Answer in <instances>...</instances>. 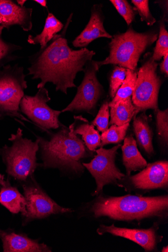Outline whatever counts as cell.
I'll list each match as a JSON object with an SVG mask.
<instances>
[{"label": "cell", "mask_w": 168, "mask_h": 252, "mask_svg": "<svg viewBox=\"0 0 168 252\" xmlns=\"http://www.w3.org/2000/svg\"><path fill=\"white\" fill-rule=\"evenodd\" d=\"M64 26L52 13H49L45 19V24L41 32L36 36L30 35L28 42L31 44H39L40 49L46 47L58 33L62 31Z\"/></svg>", "instance_id": "cell-22"}, {"label": "cell", "mask_w": 168, "mask_h": 252, "mask_svg": "<svg viewBox=\"0 0 168 252\" xmlns=\"http://www.w3.org/2000/svg\"><path fill=\"white\" fill-rule=\"evenodd\" d=\"M158 229L157 225L148 229H138L119 227L114 224L109 226L101 224L97 232L100 235L108 233L128 239L139 245L146 252H152L156 249L158 244L162 241V237L157 233Z\"/></svg>", "instance_id": "cell-13"}, {"label": "cell", "mask_w": 168, "mask_h": 252, "mask_svg": "<svg viewBox=\"0 0 168 252\" xmlns=\"http://www.w3.org/2000/svg\"><path fill=\"white\" fill-rule=\"evenodd\" d=\"M4 28L0 26V69L9 63L16 61L20 57L16 53L22 50L21 45L8 42L2 37Z\"/></svg>", "instance_id": "cell-23"}, {"label": "cell", "mask_w": 168, "mask_h": 252, "mask_svg": "<svg viewBox=\"0 0 168 252\" xmlns=\"http://www.w3.org/2000/svg\"><path fill=\"white\" fill-rule=\"evenodd\" d=\"M109 118V102L106 101L102 104L97 117L91 123L97 127L99 131L102 133L108 129Z\"/></svg>", "instance_id": "cell-30"}, {"label": "cell", "mask_w": 168, "mask_h": 252, "mask_svg": "<svg viewBox=\"0 0 168 252\" xmlns=\"http://www.w3.org/2000/svg\"><path fill=\"white\" fill-rule=\"evenodd\" d=\"M51 100L49 91L43 87L39 89L34 96H24L19 106L21 113L47 133L51 129H58L62 125L59 120L62 111L54 110L48 105L47 103Z\"/></svg>", "instance_id": "cell-8"}, {"label": "cell", "mask_w": 168, "mask_h": 252, "mask_svg": "<svg viewBox=\"0 0 168 252\" xmlns=\"http://www.w3.org/2000/svg\"><path fill=\"white\" fill-rule=\"evenodd\" d=\"M33 9L21 7L11 0H0V26L9 31L18 26L23 31L32 30Z\"/></svg>", "instance_id": "cell-14"}, {"label": "cell", "mask_w": 168, "mask_h": 252, "mask_svg": "<svg viewBox=\"0 0 168 252\" xmlns=\"http://www.w3.org/2000/svg\"><path fill=\"white\" fill-rule=\"evenodd\" d=\"M12 146L0 149V155L7 167L6 172L15 179L25 181L33 176L38 166L36 153L39 147L38 140L35 142L24 138L22 130L18 128L16 133L9 139Z\"/></svg>", "instance_id": "cell-5"}, {"label": "cell", "mask_w": 168, "mask_h": 252, "mask_svg": "<svg viewBox=\"0 0 168 252\" xmlns=\"http://www.w3.org/2000/svg\"><path fill=\"white\" fill-rule=\"evenodd\" d=\"M158 66V63L149 53L145 56L141 66L137 71L132 100L139 112L159 108L158 97L162 80L157 72Z\"/></svg>", "instance_id": "cell-7"}, {"label": "cell", "mask_w": 168, "mask_h": 252, "mask_svg": "<svg viewBox=\"0 0 168 252\" xmlns=\"http://www.w3.org/2000/svg\"><path fill=\"white\" fill-rule=\"evenodd\" d=\"M132 3L134 5L135 11L139 14L141 21L145 22L150 27L155 24L156 20L150 12L148 0H132Z\"/></svg>", "instance_id": "cell-31"}, {"label": "cell", "mask_w": 168, "mask_h": 252, "mask_svg": "<svg viewBox=\"0 0 168 252\" xmlns=\"http://www.w3.org/2000/svg\"><path fill=\"white\" fill-rule=\"evenodd\" d=\"M131 189L140 191L165 189L168 187V162L159 161L148 164L133 176H126Z\"/></svg>", "instance_id": "cell-12"}, {"label": "cell", "mask_w": 168, "mask_h": 252, "mask_svg": "<svg viewBox=\"0 0 168 252\" xmlns=\"http://www.w3.org/2000/svg\"><path fill=\"white\" fill-rule=\"evenodd\" d=\"M157 130L161 143L167 146L168 143V110H160L159 108L154 110Z\"/></svg>", "instance_id": "cell-27"}, {"label": "cell", "mask_w": 168, "mask_h": 252, "mask_svg": "<svg viewBox=\"0 0 168 252\" xmlns=\"http://www.w3.org/2000/svg\"><path fill=\"white\" fill-rule=\"evenodd\" d=\"M110 108V125L122 126L130 123L137 116L139 111L134 105L132 97L115 104H109Z\"/></svg>", "instance_id": "cell-20"}, {"label": "cell", "mask_w": 168, "mask_h": 252, "mask_svg": "<svg viewBox=\"0 0 168 252\" xmlns=\"http://www.w3.org/2000/svg\"><path fill=\"white\" fill-rule=\"evenodd\" d=\"M73 15H70L61 34H57L45 47L29 57L28 75L33 80H40L38 89L51 83L57 91L67 94L68 89L77 87L74 81L77 74L84 71L95 55L87 48L74 50L69 47L66 34Z\"/></svg>", "instance_id": "cell-1"}, {"label": "cell", "mask_w": 168, "mask_h": 252, "mask_svg": "<svg viewBox=\"0 0 168 252\" xmlns=\"http://www.w3.org/2000/svg\"><path fill=\"white\" fill-rule=\"evenodd\" d=\"M122 147L119 144L110 149L100 148L96 150L94 158L89 163H83V165L90 173L97 183V189L94 195H98L102 191L104 186L116 184L125 176L115 165L117 151Z\"/></svg>", "instance_id": "cell-10"}, {"label": "cell", "mask_w": 168, "mask_h": 252, "mask_svg": "<svg viewBox=\"0 0 168 252\" xmlns=\"http://www.w3.org/2000/svg\"><path fill=\"white\" fill-rule=\"evenodd\" d=\"M136 78V70L133 71L127 69V75L125 81L118 90L114 98L109 103L115 104L131 97L135 89Z\"/></svg>", "instance_id": "cell-24"}, {"label": "cell", "mask_w": 168, "mask_h": 252, "mask_svg": "<svg viewBox=\"0 0 168 252\" xmlns=\"http://www.w3.org/2000/svg\"><path fill=\"white\" fill-rule=\"evenodd\" d=\"M34 1L37 3L43 8H47V1L46 0H34Z\"/></svg>", "instance_id": "cell-33"}, {"label": "cell", "mask_w": 168, "mask_h": 252, "mask_svg": "<svg viewBox=\"0 0 168 252\" xmlns=\"http://www.w3.org/2000/svg\"><path fill=\"white\" fill-rule=\"evenodd\" d=\"M127 68L115 66L109 78V96L113 99L119 88L125 81Z\"/></svg>", "instance_id": "cell-28"}, {"label": "cell", "mask_w": 168, "mask_h": 252, "mask_svg": "<svg viewBox=\"0 0 168 252\" xmlns=\"http://www.w3.org/2000/svg\"><path fill=\"white\" fill-rule=\"evenodd\" d=\"M90 212L96 218L106 217L118 221H139L153 219L164 220L168 217V195H101L94 201Z\"/></svg>", "instance_id": "cell-2"}, {"label": "cell", "mask_w": 168, "mask_h": 252, "mask_svg": "<svg viewBox=\"0 0 168 252\" xmlns=\"http://www.w3.org/2000/svg\"><path fill=\"white\" fill-rule=\"evenodd\" d=\"M57 132L51 130L47 134L50 139L37 137L41 150L43 167L59 168L75 173L84 172L82 159L91 157L92 152L74 131V125L68 127L61 125Z\"/></svg>", "instance_id": "cell-3"}, {"label": "cell", "mask_w": 168, "mask_h": 252, "mask_svg": "<svg viewBox=\"0 0 168 252\" xmlns=\"http://www.w3.org/2000/svg\"><path fill=\"white\" fill-rule=\"evenodd\" d=\"M27 75L22 66L7 64L0 69V120L6 117L32 123L24 117L20 103L28 88Z\"/></svg>", "instance_id": "cell-6"}, {"label": "cell", "mask_w": 168, "mask_h": 252, "mask_svg": "<svg viewBox=\"0 0 168 252\" xmlns=\"http://www.w3.org/2000/svg\"><path fill=\"white\" fill-rule=\"evenodd\" d=\"M74 131L75 134L82 136V140L88 149L94 152L100 147L101 135L95 126L82 116H75Z\"/></svg>", "instance_id": "cell-21"}, {"label": "cell", "mask_w": 168, "mask_h": 252, "mask_svg": "<svg viewBox=\"0 0 168 252\" xmlns=\"http://www.w3.org/2000/svg\"><path fill=\"white\" fill-rule=\"evenodd\" d=\"M160 71L166 78L168 76V53L163 57V61L160 64Z\"/></svg>", "instance_id": "cell-32"}, {"label": "cell", "mask_w": 168, "mask_h": 252, "mask_svg": "<svg viewBox=\"0 0 168 252\" xmlns=\"http://www.w3.org/2000/svg\"><path fill=\"white\" fill-rule=\"evenodd\" d=\"M27 2V0H17L16 1L17 4L21 7L25 6V4Z\"/></svg>", "instance_id": "cell-35"}, {"label": "cell", "mask_w": 168, "mask_h": 252, "mask_svg": "<svg viewBox=\"0 0 168 252\" xmlns=\"http://www.w3.org/2000/svg\"><path fill=\"white\" fill-rule=\"evenodd\" d=\"M0 203L13 214L20 212L25 217L27 214L25 197L16 188L11 186L8 180L0 189Z\"/></svg>", "instance_id": "cell-19"}, {"label": "cell", "mask_w": 168, "mask_h": 252, "mask_svg": "<svg viewBox=\"0 0 168 252\" xmlns=\"http://www.w3.org/2000/svg\"><path fill=\"white\" fill-rule=\"evenodd\" d=\"M32 182L24 186V194L27 201L28 220L42 219L52 215L70 213L71 210L61 207L48 196L35 182L33 176Z\"/></svg>", "instance_id": "cell-11"}, {"label": "cell", "mask_w": 168, "mask_h": 252, "mask_svg": "<svg viewBox=\"0 0 168 252\" xmlns=\"http://www.w3.org/2000/svg\"><path fill=\"white\" fill-rule=\"evenodd\" d=\"M5 252H51L44 244H40L26 236L2 232L0 234Z\"/></svg>", "instance_id": "cell-16"}, {"label": "cell", "mask_w": 168, "mask_h": 252, "mask_svg": "<svg viewBox=\"0 0 168 252\" xmlns=\"http://www.w3.org/2000/svg\"><path fill=\"white\" fill-rule=\"evenodd\" d=\"M165 20L166 17L163 15L159 22V34L152 56V59L155 62L160 61L168 53V32L165 25Z\"/></svg>", "instance_id": "cell-26"}, {"label": "cell", "mask_w": 168, "mask_h": 252, "mask_svg": "<svg viewBox=\"0 0 168 252\" xmlns=\"http://www.w3.org/2000/svg\"><path fill=\"white\" fill-rule=\"evenodd\" d=\"M100 70L97 61L89 62L84 68V77L77 88L74 98L62 112H85L94 115L96 108L102 94L103 88L97 73Z\"/></svg>", "instance_id": "cell-9"}, {"label": "cell", "mask_w": 168, "mask_h": 252, "mask_svg": "<svg viewBox=\"0 0 168 252\" xmlns=\"http://www.w3.org/2000/svg\"><path fill=\"white\" fill-rule=\"evenodd\" d=\"M2 231L1 230H0V234H1Z\"/></svg>", "instance_id": "cell-37"}, {"label": "cell", "mask_w": 168, "mask_h": 252, "mask_svg": "<svg viewBox=\"0 0 168 252\" xmlns=\"http://www.w3.org/2000/svg\"><path fill=\"white\" fill-rule=\"evenodd\" d=\"M122 150L127 176H130L132 172L140 171L146 167L147 162L139 151L136 141L132 134L125 137Z\"/></svg>", "instance_id": "cell-17"}, {"label": "cell", "mask_w": 168, "mask_h": 252, "mask_svg": "<svg viewBox=\"0 0 168 252\" xmlns=\"http://www.w3.org/2000/svg\"><path fill=\"white\" fill-rule=\"evenodd\" d=\"M133 130L136 143L140 148L149 156H152L154 153L153 145L154 133L149 124V117L145 112L134 118Z\"/></svg>", "instance_id": "cell-18"}, {"label": "cell", "mask_w": 168, "mask_h": 252, "mask_svg": "<svg viewBox=\"0 0 168 252\" xmlns=\"http://www.w3.org/2000/svg\"><path fill=\"white\" fill-rule=\"evenodd\" d=\"M158 37L156 32L139 33L131 27L126 32L112 36L109 56L97 62L98 65L100 68L103 65L112 64L135 71L140 56L157 41Z\"/></svg>", "instance_id": "cell-4"}, {"label": "cell", "mask_w": 168, "mask_h": 252, "mask_svg": "<svg viewBox=\"0 0 168 252\" xmlns=\"http://www.w3.org/2000/svg\"><path fill=\"white\" fill-rule=\"evenodd\" d=\"M5 176L2 174H0V189L4 184L5 182Z\"/></svg>", "instance_id": "cell-34"}, {"label": "cell", "mask_w": 168, "mask_h": 252, "mask_svg": "<svg viewBox=\"0 0 168 252\" xmlns=\"http://www.w3.org/2000/svg\"><path fill=\"white\" fill-rule=\"evenodd\" d=\"M101 6L95 5L92 8L90 20L82 32L72 42L75 48H86L95 39L101 37L112 38V36L105 30Z\"/></svg>", "instance_id": "cell-15"}, {"label": "cell", "mask_w": 168, "mask_h": 252, "mask_svg": "<svg viewBox=\"0 0 168 252\" xmlns=\"http://www.w3.org/2000/svg\"><path fill=\"white\" fill-rule=\"evenodd\" d=\"M110 2L118 13L124 18L128 26H130L135 18V8L132 7L127 0H110Z\"/></svg>", "instance_id": "cell-29"}, {"label": "cell", "mask_w": 168, "mask_h": 252, "mask_svg": "<svg viewBox=\"0 0 168 252\" xmlns=\"http://www.w3.org/2000/svg\"><path fill=\"white\" fill-rule=\"evenodd\" d=\"M129 127L130 123L122 126L111 125L109 128L102 132L101 135L100 148L108 144L121 143L124 140Z\"/></svg>", "instance_id": "cell-25"}, {"label": "cell", "mask_w": 168, "mask_h": 252, "mask_svg": "<svg viewBox=\"0 0 168 252\" xmlns=\"http://www.w3.org/2000/svg\"><path fill=\"white\" fill-rule=\"evenodd\" d=\"M162 252H168V246H166V247H164L162 250Z\"/></svg>", "instance_id": "cell-36"}]
</instances>
